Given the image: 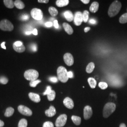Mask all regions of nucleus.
<instances>
[{"instance_id": "obj_46", "label": "nucleus", "mask_w": 127, "mask_h": 127, "mask_svg": "<svg viewBox=\"0 0 127 127\" xmlns=\"http://www.w3.org/2000/svg\"><path fill=\"white\" fill-rule=\"evenodd\" d=\"M89 22L92 24H96V21L94 19H91L89 21Z\"/></svg>"}, {"instance_id": "obj_39", "label": "nucleus", "mask_w": 127, "mask_h": 127, "mask_svg": "<svg viewBox=\"0 0 127 127\" xmlns=\"http://www.w3.org/2000/svg\"><path fill=\"white\" fill-rule=\"evenodd\" d=\"M13 45L16 46H21L23 45V44L21 41H16L14 43Z\"/></svg>"}, {"instance_id": "obj_48", "label": "nucleus", "mask_w": 127, "mask_h": 127, "mask_svg": "<svg viewBox=\"0 0 127 127\" xmlns=\"http://www.w3.org/2000/svg\"><path fill=\"white\" fill-rule=\"evenodd\" d=\"M90 29H91V28L90 27H86L84 28V32H87L89 31L90 30Z\"/></svg>"}, {"instance_id": "obj_20", "label": "nucleus", "mask_w": 127, "mask_h": 127, "mask_svg": "<svg viewBox=\"0 0 127 127\" xmlns=\"http://www.w3.org/2000/svg\"><path fill=\"white\" fill-rule=\"evenodd\" d=\"M3 2L5 6L9 9H12L15 6L14 2L12 0H4Z\"/></svg>"}, {"instance_id": "obj_35", "label": "nucleus", "mask_w": 127, "mask_h": 127, "mask_svg": "<svg viewBox=\"0 0 127 127\" xmlns=\"http://www.w3.org/2000/svg\"><path fill=\"white\" fill-rule=\"evenodd\" d=\"M51 91H52V90H51V87L50 86L47 87L46 90L43 93V95H48L49 94H50V92H51Z\"/></svg>"}, {"instance_id": "obj_47", "label": "nucleus", "mask_w": 127, "mask_h": 127, "mask_svg": "<svg viewBox=\"0 0 127 127\" xmlns=\"http://www.w3.org/2000/svg\"><path fill=\"white\" fill-rule=\"evenodd\" d=\"M5 42H3L1 44V48H2V49L6 50V46H5Z\"/></svg>"}, {"instance_id": "obj_51", "label": "nucleus", "mask_w": 127, "mask_h": 127, "mask_svg": "<svg viewBox=\"0 0 127 127\" xmlns=\"http://www.w3.org/2000/svg\"><path fill=\"white\" fill-rule=\"evenodd\" d=\"M32 33V32H29V31H28V32H26V34H27V35H30V34H31Z\"/></svg>"}, {"instance_id": "obj_7", "label": "nucleus", "mask_w": 127, "mask_h": 127, "mask_svg": "<svg viewBox=\"0 0 127 127\" xmlns=\"http://www.w3.org/2000/svg\"><path fill=\"white\" fill-rule=\"evenodd\" d=\"M67 115L66 114H62L60 115L58 118H57L56 123L55 125L57 127H62L66 123L67 121Z\"/></svg>"}, {"instance_id": "obj_38", "label": "nucleus", "mask_w": 127, "mask_h": 127, "mask_svg": "<svg viewBox=\"0 0 127 127\" xmlns=\"http://www.w3.org/2000/svg\"><path fill=\"white\" fill-rule=\"evenodd\" d=\"M31 49L33 51H36L37 50V47L36 44H32L31 45Z\"/></svg>"}, {"instance_id": "obj_17", "label": "nucleus", "mask_w": 127, "mask_h": 127, "mask_svg": "<svg viewBox=\"0 0 127 127\" xmlns=\"http://www.w3.org/2000/svg\"><path fill=\"white\" fill-rule=\"evenodd\" d=\"M99 8V3L96 1H94L92 3L90 7V10L91 12L95 13L97 11Z\"/></svg>"}, {"instance_id": "obj_19", "label": "nucleus", "mask_w": 127, "mask_h": 127, "mask_svg": "<svg viewBox=\"0 0 127 127\" xmlns=\"http://www.w3.org/2000/svg\"><path fill=\"white\" fill-rule=\"evenodd\" d=\"M14 5L17 8L19 9H23L25 7V4L23 3V1L20 0H15L14 2Z\"/></svg>"}, {"instance_id": "obj_44", "label": "nucleus", "mask_w": 127, "mask_h": 127, "mask_svg": "<svg viewBox=\"0 0 127 127\" xmlns=\"http://www.w3.org/2000/svg\"><path fill=\"white\" fill-rule=\"evenodd\" d=\"M68 76L69 78H72L73 77V73L71 71L68 72Z\"/></svg>"}, {"instance_id": "obj_5", "label": "nucleus", "mask_w": 127, "mask_h": 127, "mask_svg": "<svg viewBox=\"0 0 127 127\" xmlns=\"http://www.w3.org/2000/svg\"><path fill=\"white\" fill-rule=\"evenodd\" d=\"M0 29L4 31H11L13 30L14 26L9 20L3 19L0 22Z\"/></svg>"}, {"instance_id": "obj_24", "label": "nucleus", "mask_w": 127, "mask_h": 127, "mask_svg": "<svg viewBox=\"0 0 127 127\" xmlns=\"http://www.w3.org/2000/svg\"><path fill=\"white\" fill-rule=\"evenodd\" d=\"M72 120L75 125H79L81 123V118L79 116L73 115L72 116Z\"/></svg>"}, {"instance_id": "obj_12", "label": "nucleus", "mask_w": 127, "mask_h": 127, "mask_svg": "<svg viewBox=\"0 0 127 127\" xmlns=\"http://www.w3.org/2000/svg\"><path fill=\"white\" fill-rule=\"evenodd\" d=\"M64 106L68 109H73L74 107V103L73 100L69 97H65L63 101Z\"/></svg>"}, {"instance_id": "obj_41", "label": "nucleus", "mask_w": 127, "mask_h": 127, "mask_svg": "<svg viewBox=\"0 0 127 127\" xmlns=\"http://www.w3.org/2000/svg\"><path fill=\"white\" fill-rule=\"evenodd\" d=\"M38 2L39 3H48L49 2V0H38Z\"/></svg>"}, {"instance_id": "obj_14", "label": "nucleus", "mask_w": 127, "mask_h": 127, "mask_svg": "<svg viewBox=\"0 0 127 127\" xmlns=\"http://www.w3.org/2000/svg\"><path fill=\"white\" fill-rule=\"evenodd\" d=\"M45 113L48 117H53L56 114V110L53 106H50L49 109L46 110Z\"/></svg>"}, {"instance_id": "obj_33", "label": "nucleus", "mask_w": 127, "mask_h": 127, "mask_svg": "<svg viewBox=\"0 0 127 127\" xmlns=\"http://www.w3.org/2000/svg\"><path fill=\"white\" fill-rule=\"evenodd\" d=\"M8 82V79L6 77H0V83L3 84H6Z\"/></svg>"}, {"instance_id": "obj_49", "label": "nucleus", "mask_w": 127, "mask_h": 127, "mask_svg": "<svg viewBox=\"0 0 127 127\" xmlns=\"http://www.w3.org/2000/svg\"><path fill=\"white\" fill-rule=\"evenodd\" d=\"M4 125V123L0 120V127H2Z\"/></svg>"}, {"instance_id": "obj_34", "label": "nucleus", "mask_w": 127, "mask_h": 127, "mask_svg": "<svg viewBox=\"0 0 127 127\" xmlns=\"http://www.w3.org/2000/svg\"><path fill=\"white\" fill-rule=\"evenodd\" d=\"M43 127H54V124L50 122H46L44 123Z\"/></svg>"}, {"instance_id": "obj_45", "label": "nucleus", "mask_w": 127, "mask_h": 127, "mask_svg": "<svg viewBox=\"0 0 127 127\" xmlns=\"http://www.w3.org/2000/svg\"><path fill=\"white\" fill-rule=\"evenodd\" d=\"M81 1L84 4H87L90 2V0H81Z\"/></svg>"}, {"instance_id": "obj_9", "label": "nucleus", "mask_w": 127, "mask_h": 127, "mask_svg": "<svg viewBox=\"0 0 127 127\" xmlns=\"http://www.w3.org/2000/svg\"><path fill=\"white\" fill-rule=\"evenodd\" d=\"M64 63L68 66H72L74 63L73 55L69 53H67L64 55Z\"/></svg>"}, {"instance_id": "obj_40", "label": "nucleus", "mask_w": 127, "mask_h": 127, "mask_svg": "<svg viewBox=\"0 0 127 127\" xmlns=\"http://www.w3.org/2000/svg\"><path fill=\"white\" fill-rule=\"evenodd\" d=\"M54 26L57 29L59 28V25L58 24V21L57 20H55L54 21Z\"/></svg>"}, {"instance_id": "obj_30", "label": "nucleus", "mask_w": 127, "mask_h": 127, "mask_svg": "<svg viewBox=\"0 0 127 127\" xmlns=\"http://www.w3.org/2000/svg\"><path fill=\"white\" fill-rule=\"evenodd\" d=\"M119 22L122 24L127 23V13L123 14L119 18Z\"/></svg>"}, {"instance_id": "obj_42", "label": "nucleus", "mask_w": 127, "mask_h": 127, "mask_svg": "<svg viewBox=\"0 0 127 127\" xmlns=\"http://www.w3.org/2000/svg\"><path fill=\"white\" fill-rule=\"evenodd\" d=\"M45 26L48 27H51L52 26V23L51 22H48L47 23H45Z\"/></svg>"}, {"instance_id": "obj_13", "label": "nucleus", "mask_w": 127, "mask_h": 127, "mask_svg": "<svg viewBox=\"0 0 127 127\" xmlns=\"http://www.w3.org/2000/svg\"><path fill=\"white\" fill-rule=\"evenodd\" d=\"M28 95L30 99L35 103H39L41 101L40 96L37 94L32 93V92H30L29 93Z\"/></svg>"}, {"instance_id": "obj_11", "label": "nucleus", "mask_w": 127, "mask_h": 127, "mask_svg": "<svg viewBox=\"0 0 127 127\" xmlns=\"http://www.w3.org/2000/svg\"><path fill=\"white\" fill-rule=\"evenodd\" d=\"M92 108L89 105L86 106L83 110L84 118L85 120H88L91 118L92 115Z\"/></svg>"}, {"instance_id": "obj_4", "label": "nucleus", "mask_w": 127, "mask_h": 127, "mask_svg": "<svg viewBox=\"0 0 127 127\" xmlns=\"http://www.w3.org/2000/svg\"><path fill=\"white\" fill-rule=\"evenodd\" d=\"M24 77L28 81H35L39 77V73L34 69L27 70L24 73Z\"/></svg>"}, {"instance_id": "obj_21", "label": "nucleus", "mask_w": 127, "mask_h": 127, "mask_svg": "<svg viewBox=\"0 0 127 127\" xmlns=\"http://www.w3.org/2000/svg\"><path fill=\"white\" fill-rule=\"evenodd\" d=\"M95 68V64L93 62H91L88 64L87 66L86 71L88 73H92Z\"/></svg>"}, {"instance_id": "obj_29", "label": "nucleus", "mask_w": 127, "mask_h": 127, "mask_svg": "<svg viewBox=\"0 0 127 127\" xmlns=\"http://www.w3.org/2000/svg\"><path fill=\"white\" fill-rule=\"evenodd\" d=\"M55 96H56V92L53 90H52L50 93L48 95H47L48 99V100L50 101L54 100L55 98Z\"/></svg>"}, {"instance_id": "obj_10", "label": "nucleus", "mask_w": 127, "mask_h": 127, "mask_svg": "<svg viewBox=\"0 0 127 127\" xmlns=\"http://www.w3.org/2000/svg\"><path fill=\"white\" fill-rule=\"evenodd\" d=\"M83 22V17L82 13L80 11L76 12L74 17V22L76 26H79L81 25Z\"/></svg>"}, {"instance_id": "obj_43", "label": "nucleus", "mask_w": 127, "mask_h": 127, "mask_svg": "<svg viewBox=\"0 0 127 127\" xmlns=\"http://www.w3.org/2000/svg\"><path fill=\"white\" fill-rule=\"evenodd\" d=\"M32 33L34 35H37L38 34V31L36 29H34L32 31Z\"/></svg>"}, {"instance_id": "obj_15", "label": "nucleus", "mask_w": 127, "mask_h": 127, "mask_svg": "<svg viewBox=\"0 0 127 127\" xmlns=\"http://www.w3.org/2000/svg\"><path fill=\"white\" fill-rule=\"evenodd\" d=\"M64 15L65 19L71 22L74 20V16L72 12L70 10H66L64 13Z\"/></svg>"}, {"instance_id": "obj_36", "label": "nucleus", "mask_w": 127, "mask_h": 127, "mask_svg": "<svg viewBox=\"0 0 127 127\" xmlns=\"http://www.w3.org/2000/svg\"><path fill=\"white\" fill-rule=\"evenodd\" d=\"M29 18V16L27 14H24L21 17V19L23 21H27Z\"/></svg>"}, {"instance_id": "obj_31", "label": "nucleus", "mask_w": 127, "mask_h": 127, "mask_svg": "<svg viewBox=\"0 0 127 127\" xmlns=\"http://www.w3.org/2000/svg\"><path fill=\"white\" fill-rule=\"evenodd\" d=\"M98 86L102 90H105L108 87V85L105 82H100L98 84Z\"/></svg>"}, {"instance_id": "obj_27", "label": "nucleus", "mask_w": 127, "mask_h": 127, "mask_svg": "<svg viewBox=\"0 0 127 127\" xmlns=\"http://www.w3.org/2000/svg\"><path fill=\"white\" fill-rule=\"evenodd\" d=\"M27 121L25 119H22L20 120L18 123V127H27Z\"/></svg>"}, {"instance_id": "obj_37", "label": "nucleus", "mask_w": 127, "mask_h": 127, "mask_svg": "<svg viewBox=\"0 0 127 127\" xmlns=\"http://www.w3.org/2000/svg\"><path fill=\"white\" fill-rule=\"evenodd\" d=\"M49 80H50V82H54V83H56V82H58V78L56 77H50V78L49 79Z\"/></svg>"}, {"instance_id": "obj_1", "label": "nucleus", "mask_w": 127, "mask_h": 127, "mask_svg": "<svg viewBox=\"0 0 127 127\" xmlns=\"http://www.w3.org/2000/svg\"><path fill=\"white\" fill-rule=\"evenodd\" d=\"M122 8L121 3L118 0H115L110 6L108 14L110 17H113L119 12Z\"/></svg>"}, {"instance_id": "obj_50", "label": "nucleus", "mask_w": 127, "mask_h": 127, "mask_svg": "<svg viewBox=\"0 0 127 127\" xmlns=\"http://www.w3.org/2000/svg\"><path fill=\"white\" fill-rule=\"evenodd\" d=\"M120 127H127L124 123H122L120 124Z\"/></svg>"}, {"instance_id": "obj_26", "label": "nucleus", "mask_w": 127, "mask_h": 127, "mask_svg": "<svg viewBox=\"0 0 127 127\" xmlns=\"http://www.w3.org/2000/svg\"><path fill=\"white\" fill-rule=\"evenodd\" d=\"M49 11L51 15V16L52 17L57 16L59 13L58 10L53 7H50L49 9Z\"/></svg>"}, {"instance_id": "obj_6", "label": "nucleus", "mask_w": 127, "mask_h": 127, "mask_svg": "<svg viewBox=\"0 0 127 127\" xmlns=\"http://www.w3.org/2000/svg\"><path fill=\"white\" fill-rule=\"evenodd\" d=\"M32 18L36 20H41L43 18V13L41 10L37 8H34L31 11Z\"/></svg>"}, {"instance_id": "obj_16", "label": "nucleus", "mask_w": 127, "mask_h": 127, "mask_svg": "<svg viewBox=\"0 0 127 127\" xmlns=\"http://www.w3.org/2000/svg\"><path fill=\"white\" fill-rule=\"evenodd\" d=\"M63 27L65 31L68 34L71 35L73 34V30L72 27L70 25H69L67 23H64L63 24Z\"/></svg>"}, {"instance_id": "obj_32", "label": "nucleus", "mask_w": 127, "mask_h": 127, "mask_svg": "<svg viewBox=\"0 0 127 127\" xmlns=\"http://www.w3.org/2000/svg\"><path fill=\"white\" fill-rule=\"evenodd\" d=\"M41 81L40 80H36L35 81H31L30 82V86L33 88H34L40 82H41Z\"/></svg>"}, {"instance_id": "obj_25", "label": "nucleus", "mask_w": 127, "mask_h": 127, "mask_svg": "<svg viewBox=\"0 0 127 127\" xmlns=\"http://www.w3.org/2000/svg\"><path fill=\"white\" fill-rule=\"evenodd\" d=\"M14 112V109L12 107H8L6 110L4 114L5 116L6 117H10L13 115Z\"/></svg>"}, {"instance_id": "obj_22", "label": "nucleus", "mask_w": 127, "mask_h": 127, "mask_svg": "<svg viewBox=\"0 0 127 127\" xmlns=\"http://www.w3.org/2000/svg\"><path fill=\"white\" fill-rule=\"evenodd\" d=\"M88 82L92 89H95L96 85V81H95V79L93 78L90 77L88 78Z\"/></svg>"}, {"instance_id": "obj_3", "label": "nucleus", "mask_w": 127, "mask_h": 127, "mask_svg": "<svg viewBox=\"0 0 127 127\" xmlns=\"http://www.w3.org/2000/svg\"><path fill=\"white\" fill-rule=\"evenodd\" d=\"M116 109V105L113 103H107L105 104L103 111L104 118H107L114 113Z\"/></svg>"}, {"instance_id": "obj_8", "label": "nucleus", "mask_w": 127, "mask_h": 127, "mask_svg": "<svg viewBox=\"0 0 127 127\" xmlns=\"http://www.w3.org/2000/svg\"><path fill=\"white\" fill-rule=\"evenodd\" d=\"M18 109L19 113L24 115L31 116L32 114L31 109L23 105H20L19 106H18Z\"/></svg>"}, {"instance_id": "obj_23", "label": "nucleus", "mask_w": 127, "mask_h": 127, "mask_svg": "<svg viewBox=\"0 0 127 127\" xmlns=\"http://www.w3.org/2000/svg\"><path fill=\"white\" fill-rule=\"evenodd\" d=\"M13 48L14 50L18 53H22L26 50V48L24 45L21 46H16L13 44Z\"/></svg>"}, {"instance_id": "obj_2", "label": "nucleus", "mask_w": 127, "mask_h": 127, "mask_svg": "<svg viewBox=\"0 0 127 127\" xmlns=\"http://www.w3.org/2000/svg\"><path fill=\"white\" fill-rule=\"evenodd\" d=\"M57 75L58 79L63 83L68 81V72L66 69L62 66H60L57 69Z\"/></svg>"}, {"instance_id": "obj_18", "label": "nucleus", "mask_w": 127, "mask_h": 127, "mask_svg": "<svg viewBox=\"0 0 127 127\" xmlns=\"http://www.w3.org/2000/svg\"><path fill=\"white\" fill-rule=\"evenodd\" d=\"M69 3L68 0H57L56 1V5L59 7H63L67 6Z\"/></svg>"}, {"instance_id": "obj_28", "label": "nucleus", "mask_w": 127, "mask_h": 127, "mask_svg": "<svg viewBox=\"0 0 127 127\" xmlns=\"http://www.w3.org/2000/svg\"><path fill=\"white\" fill-rule=\"evenodd\" d=\"M89 16V12L88 10H84L83 13H82V17H83V21L84 23H86L88 20Z\"/></svg>"}]
</instances>
